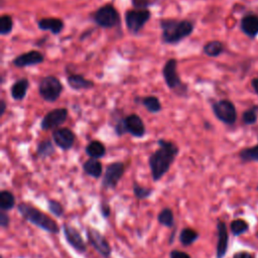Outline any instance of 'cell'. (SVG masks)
<instances>
[{"label":"cell","instance_id":"f546056e","mask_svg":"<svg viewBox=\"0 0 258 258\" xmlns=\"http://www.w3.org/2000/svg\"><path fill=\"white\" fill-rule=\"evenodd\" d=\"M132 189H133L134 197H135L138 201H142V200L149 199V198L152 196V194H153V188L147 187V186H143V185H141V184H140L138 181H136V180L133 181Z\"/></svg>","mask_w":258,"mask_h":258},{"label":"cell","instance_id":"484cf974","mask_svg":"<svg viewBox=\"0 0 258 258\" xmlns=\"http://www.w3.org/2000/svg\"><path fill=\"white\" fill-rule=\"evenodd\" d=\"M224 51V44L219 40H211L204 44L203 52L211 57H216Z\"/></svg>","mask_w":258,"mask_h":258},{"label":"cell","instance_id":"ba28073f","mask_svg":"<svg viewBox=\"0 0 258 258\" xmlns=\"http://www.w3.org/2000/svg\"><path fill=\"white\" fill-rule=\"evenodd\" d=\"M86 235L89 241V244L103 257V258H110L112 254V247L108 242L107 238L96 228L94 227H87L86 228Z\"/></svg>","mask_w":258,"mask_h":258},{"label":"cell","instance_id":"277c9868","mask_svg":"<svg viewBox=\"0 0 258 258\" xmlns=\"http://www.w3.org/2000/svg\"><path fill=\"white\" fill-rule=\"evenodd\" d=\"M162 77L167 88L178 96H185L187 86L184 84L177 73V60L174 57L168 58L162 68Z\"/></svg>","mask_w":258,"mask_h":258},{"label":"cell","instance_id":"60d3db41","mask_svg":"<svg viewBox=\"0 0 258 258\" xmlns=\"http://www.w3.org/2000/svg\"><path fill=\"white\" fill-rule=\"evenodd\" d=\"M251 85H252V88L254 89L255 93L258 95V78H255L251 81Z\"/></svg>","mask_w":258,"mask_h":258},{"label":"cell","instance_id":"3957f363","mask_svg":"<svg viewBox=\"0 0 258 258\" xmlns=\"http://www.w3.org/2000/svg\"><path fill=\"white\" fill-rule=\"evenodd\" d=\"M16 209H17V212L19 213V215L25 221L36 226L37 228H39L47 233L53 234V235L59 233L58 224L52 218H50L48 215H46L45 213L38 210L36 207H34L28 203L21 202L16 205Z\"/></svg>","mask_w":258,"mask_h":258},{"label":"cell","instance_id":"ac0fdd59","mask_svg":"<svg viewBox=\"0 0 258 258\" xmlns=\"http://www.w3.org/2000/svg\"><path fill=\"white\" fill-rule=\"evenodd\" d=\"M67 82L75 91H81V90H89L93 89L95 87V83L92 80L86 79L81 74H70L67 77Z\"/></svg>","mask_w":258,"mask_h":258},{"label":"cell","instance_id":"6da1fadb","mask_svg":"<svg viewBox=\"0 0 258 258\" xmlns=\"http://www.w3.org/2000/svg\"><path fill=\"white\" fill-rule=\"evenodd\" d=\"M158 148L148 157V165L153 181L160 180L169 170L179 153L178 146L170 140L159 138Z\"/></svg>","mask_w":258,"mask_h":258},{"label":"cell","instance_id":"4316f807","mask_svg":"<svg viewBox=\"0 0 258 258\" xmlns=\"http://www.w3.org/2000/svg\"><path fill=\"white\" fill-rule=\"evenodd\" d=\"M15 207V197L8 190L3 189L0 191V210L8 212Z\"/></svg>","mask_w":258,"mask_h":258},{"label":"cell","instance_id":"f35d334b","mask_svg":"<svg viewBox=\"0 0 258 258\" xmlns=\"http://www.w3.org/2000/svg\"><path fill=\"white\" fill-rule=\"evenodd\" d=\"M233 258H255V257L247 251H239L233 255Z\"/></svg>","mask_w":258,"mask_h":258},{"label":"cell","instance_id":"b9f144b4","mask_svg":"<svg viewBox=\"0 0 258 258\" xmlns=\"http://www.w3.org/2000/svg\"><path fill=\"white\" fill-rule=\"evenodd\" d=\"M257 190H258V186H257Z\"/></svg>","mask_w":258,"mask_h":258},{"label":"cell","instance_id":"8d00e7d4","mask_svg":"<svg viewBox=\"0 0 258 258\" xmlns=\"http://www.w3.org/2000/svg\"><path fill=\"white\" fill-rule=\"evenodd\" d=\"M10 226V217L7 212L0 210V227L2 229H8Z\"/></svg>","mask_w":258,"mask_h":258},{"label":"cell","instance_id":"8fae6325","mask_svg":"<svg viewBox=\"0 0 258 258\" xmlns=\"http://www.w3.org/2000/svg\"><path fill=\"white\" fill-rule=\"evenodd\" d=\"M68 116H69V111L64 107L52 109L43 116L40 122V128L43 131L56 129L67 121Z\"/></svg>","mask_w":258,"mask_h":258},{"label":"cell","instance_id":"cb8c5ba5","mask_svg":"<svg viewBox=\"0 0 258 258\" xmlns=\"http://www.w3.org/2000/svg\"><path fill=\"white\" fill-rule=\"evenodd\" d=\"M55 153L54 142L50 139H44L37 143L36 145V155L41 159L52 156Z\"/></svg>","mask_w":258,"mask_h":258},{"label":"cell","instance_id":"d590c367","mask_svg":"<svg viewBox=\"0 0 258 258\" xmlns=\"http://www.w3.org/2000/svg\"><path fill=\"white\" fill-rule=\"evenodd\" d=\"M100 213L104 219H108L111 215V207L107 201H103L100 204Z\"/></svg>","mask_w":258,"mask_h":258},{"label":"cell","instance_id":"7402d4cb","mask_svg":"<svg viewBox=\"0 0 258 258\" xmlns=\"http://www.w3.org/2000/svg\"><path fill=\"white\" fill-rule=\"evenodd\" d=\"M85 152L90 158L100 159L106 155V146L100 140H92L86 145Z\"/></svg>","mask_w":258,"mask_h":258},{"label":"cell","instance_id":"8992f818","mask_svg":"<svg viewBox=\"0 0 258 258\" xmlns=\"http://www.w3.org/2000/svg\"><path fill=\"white\" fill-rule=\"evenodd\" d=\"M63 90V86L60 80L53 76L48 75L43 78L38 83V94L39 96L48 103L56 102Z\"/></svg>","mask_w":258,"mask_h":258},{"label":"cell","instance_id":"9c48e42d","mask_svg":"<svg viewBox=\"0 0 258 258\" xmlns=\"http://www.w3.org/2000/svg\"><path fill=\"white\" fill-rule=\"evenodd\" d=\"M213 113L216 118L226 125H233L237 119V111L235 105L227 99L219 100L212 105Z\"/></svg>","mask_w":258,"mask_h":258},{"label":"cell","instance_id":"7a4b0ae2","mask_svg":"<svg viewBox=\"0 0 258 258\" xmlns=\"http://www.w3.org/2000/svg\"><path fill=\"white\" fill-rule=\"evenodd\" d=\"M161 41L165 44L175 45L188 37L194 31V23L188 19L162 18L159 20Z\"/></svg>","mask_w":258,"mask_h":258},{"label":"cell","instance_id":"2e32d148","mask_svg":"<svg viewBox=\"0 0 258 258\" xmlns=\"http://www.w3.org/2000/svg\"><path fill=\"white\" fill-rule=\"evenodd\" d=\"M217 245H216V258H224L228 252L229 247V234L226 223L222 220L217 222Z\"/></svg>","mask_w":258,"mask_h":258},{"label":"cell","instance_id":"9a60e30c","mask_svg":"<svg viewBox=\"0 0 258 258\" xmlns=\"http://www.w3.org/2000/svg\"><path fill=\"white\" fill-rule=\"evenodd\" d=\"M44 61V55L42 52L36 49H31L23 52L12 59V64L18 69L27 68L42 63Z\"/></svg>","mask_w":258,"mask_h":258},{"label":"cell","instance_id":"603a6c76","mask_svg":"<svg viewBox=\"0 0 258 258\" xmlns=\"http://www.w3.org/2000/svg\"><path fill=\"white\" fill-rule=\"evenodd\" d=\"M135 102H139L149 113H158L162 110V105L156 96H145L135 98Z\"/></svg>","mask_w":258,"mask_h":258},{"label":"cell","instance_id":"44dd1931","mask_svg":"<svg viewBox=\"0 0 258 258\" xmlns=\"http://www.w3.org/2000/svg\"><path fill=\"white\" fill-rule=\"evenodd\" d=\"M83 170L93 178H100L103 174V165L99 159L89 158L83 163Z\"/></svg>","mask_w":258,"mask_h":258},{"label":"cell","instance_id":"836d02e7","mask_svg":"<svg viewBox=\"0 0 258 258\" xmlns=\"http://www.w3.org/2000/svg\"><path fill=\"white\" fill-rule=\"evenodd\" d=\"M242 120L246 125H251L254 124L257 121V114L254 108L246 110L243 112L242 115Z\"/></svg>","mask_w":258,"mask_h":258},{"label":"cell","instance_id":"d6a6232c","mask_svg":"<svg viewBox=\"0 0 258 258\" xmlns=\"http://www.w3.org/2000/svg\"><path fill=\"white\" fill-rule=\"evenodd\" d=\"M47 209L56 218H61L64 214L63 206L56 200H48L47 201Z\"/></svg>","mask_w":258,"mask_h":258},{"label":"cell","instance_id":"7c38bea8","mask_svg":"<svg viewBox=\"0 0 258 258\" xmlns=\"http://www.w3.org/2000/svg\"><path fill=\"white\" fill-rule=\"evenodd\" d=\"M62 231L66 241L73 249H75V251L81 254L87 252V244L83 239L80 231L76 227L66 223L62 225Z\"/></svg>","mask_w":258,"mask_h":258},{"label":"cell","instance_id":"ffe728a7","mask_svg":"<svg viewBox=\"0 0 258 258\" xmlns=\"http://www.w3.org/2000/svg\"><path fill=\"white\" fill-rule=\"evenodd\" d=\"M29 88V81L26 78H20L16 80L11 88H10V95L14 101H22L27 94Z\"/></svg>","mask_w":258,"mask_h":258},{"label":"cell","instance_id":"4dcf8cb0","mask_svg":"<svg viewBox=\"0 0 258 258\" xmlns=\"http://www.w3.org/2000/svg\"><path fill=\"white\" fill-rule=\"evenodd\" d=\"M249 230V224L243 219H235L230 223V231L234 236H240Z\"/></svg>","mask_w":258,"mask_h":258},{"label":"cell","instance_id":"1f68e13d","mask_svg":"<svg viewBox=\"0 0 258 258\" xmlns=\"http://www.w3.org/2000/svg\"><path fill=\"white\" fill-rule=\"evenodd\" d=\"M13 29V19L8 14H3L0 17V34L2 36L8 35Z\"/></svg>","mask_w":258,"mask_h":258},{"label":"cell","instance_id":"e0dca14e","mask_svg":"<svg viewBox=\"0 0 258 258\" xmlns=\"http://www.w3.org/2000/svg\"><path fill=\"white\" fill-rule=\"evenodd\" d=\"M37 27L43 31H49L53 35H58L64 28V23L57 17H44L37 20Z\"/></svg>","mask_w":258,"mask_h":258},{"label":"cell","instance_id":"5b68a950","mask_svg":"<svg viewBox=\"0 0 258 258\" xmlns=\"http://www.w3.org/2000/svg\"><path fill=\"white\" fill-rule=\"evenodd\" d=\"M91 20L102 28L111 29L120 24V14L118 10L110 3L102 5L91 15Z\"/></svg>","mask_w":258,"mask_h":258},{"label":"cell","instance_id":"52a82bcc","mask_svg":"<svg viewBox=\"0 0 258 258\" xmlns=\"http://www.w3.org/2000/svg\"><path fill=\"white\" fill-rule=\"evenodd\" d=\"M151 17V12L148 9H131L126 10L124 14L125 25L128 31L132 34H138L144 25Z\"/></svg>","mask_w":258,"mask_h":258},{"label":"cell","instance_id":"30bf717a","mask_svg":"<svg viewBox=\"0 0 258 258\" xmlns=\"http://www.w3.org/2000/svg\"><path fill=\"white\" fill-rule=\"evenodd\" d=\"M125 172V164L122 161H114L106 166L102 178V187L106 189H115Z\"/></svg>","mask_w":258,"mask_h":258},{"label":"cell","instance_id":"f1b7e54d","mask_svg":"<svg viewBox=\"0 0 258 258\" xmlns=\"http://www.w3.org/2000/svg\"><path fill=\"white\" fill-rule=\"evenodd\" d=\"M239 157L243 162H258V144L240 150Z\"/></svg>","mask_w":258,"mask_h":258},{"label":"cell","instance_id":"4fadbf2b","mask_svg":"<svg viewBox=\"0 0 258 258\" xmlns=\"http://www.w3.org/2000/svg\"><path fill=\"white\" fill-rule=\"evenodd\" d=\"M125 132L129 133L133 137L142 138L146 134V127L142 118L135 113L127 115L123 118Z\"/></svg>","mask_w":258,"mask_h":258},{"label":"cell","instance_id":"74e56055","mask_svg":"<svg viewBox=\"0 0 258 258\" xmlns=\"http://www.w3.org/2000/svg\"><path fill=\"white\" fill-rule=\"evenodd\" d=\"M169 258H191V256L184 252V251H180L177 249H172L169 252Z\"/></svg>","mask_w":258,"mask_h":258},{"label":"cell","instance_id":"d4e9b609","mask_svg":"<svg viewBox=\"0 0 258 258\" xmlns=\"http://www.w3.org/2000/svg\"><path fill=\"white\" fill-rule=\"evenodd\" d=\"M199 238H200L199 232L196 231L195 229L188 228V227L181 229V231L179 232V236H178L180 244L185 247L192 245Z\"/></svg>","mask_w":258,"mask_h":258},{"label":"cell","instance_id":"d6986e66","mask_svg":"<svg viewBox=\"0 0 258 258\" xmlns=\"http://www.w3.org/2000/svg\"><path fill=\"white\" fill-rule=\"evenodd\" d=\"M241 30L249 37L254 38L258 34V16L255 14H247L241 19Z\"/></svg>","mask_w":258,"mask_h":258},{"label":"cell","instance_id":"ab89813d","mask_svg":"<svg viewBox=\"0 0 258 258\" xmlns=\"http://www.w3.org/2000/svg\"><path fill=\"white\" fill-rule=\"evenodd\" d=\"M6 108H7V104L5 102V100L1 99L0 100V116L2 117L6 111Z\"/></svg>","mask_w":258,"mask_h":258},{"label":"cell","instance_id":"83f0119b","mask_svg":"<svg viewBox=\"0 0 258 258\" xmlns=\"http://www.w3.org/2000/svg\"><path fill=\"white\" fill-rule=\"evenodd\" d=\"M157 221L166 228H173L175 225L174 215L170 208H163L157 215Z\"/></svg>","mask_w":258,"mask_h":258},{"label":"cell","instance_id":"e575fe53","mask_svg":"<svg viewBox=\"0 0 258 258\" xmlns=\"http://www.w3.org/2000/svg\"><path fill=\"white\" fill-rule=\"evenodd\" d=\"M131 2L136 9H147V7L155 5L158 0H131Z\"/></svg>","mask_w":258,"mask_h":258},{"label":"cell","instance_id":"5bb4252c","mask_svg":"<svg viewBox=\"0 0 258 258\" xmlns=\"http://www.w3.org/2000/svg\"><path fill=\"white\" fill-rule=\"evenodd\" d=\"M52 141L61 150H70L76 141V134L68 127L56 128L52 132Z\"/></svg>","mask_w":258,"mask_h":258}]
</instances>
